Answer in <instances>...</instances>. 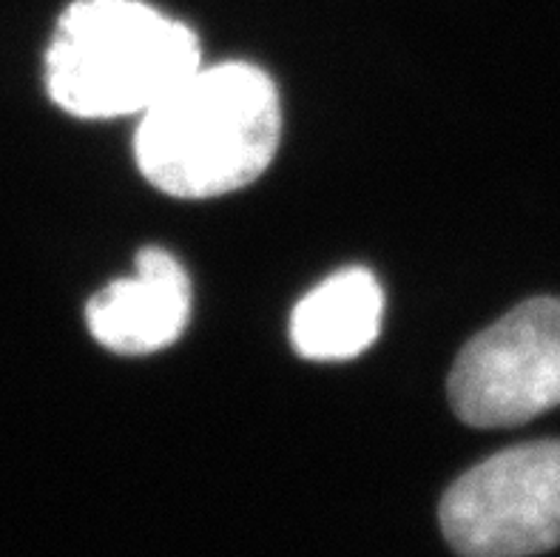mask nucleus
I'll return each mask as SVG.
<instances>
[{
	"mask_svg": "<svg viewBox=\"0 0 560 557\" xmlns=\"http://www.w3.org/2000/svg\"><path fill=\"white\" fill-rule=\"evenodd\" d=\"M279 135V94L262 69L199 66L140 114L135 156L142 177L171 197H222L268 169Z\"/></svg>",
	"mask_w": 560,
	"mask_h": 557,
	"instance_id": "nucleus-1",
	"label": "nucleus"
},
{
	"mask_svg": "<svg viewBox=\"0 0 560 557\" xmlns=\"http://www.w3.org/2000/svg\"><path fill=\"white\" fill-rule=\"evenodd\" d=\"M185 23L142 0H74L46 51V89L83 120L145 114L199 69Z\"/></svg>",
	"mask_w": 560,
	"mask_h": 557,
	"instance_id": "nucleus-2",
	"label": "nucleus"
},
{
	"mask_svg": "<svg viewBox=\"0 0 560 557\" xmlns=\"http://www.w3.org/2000/svg\"><path fill=\"white\" fill-rule=\"evenodd\" d=\"M441 530L464 557H529L560 546V441L498 452L455 480Z\"/></svg>",
	"mask_w": 560,
	"mask_h": 557,
	"instance_id": "nucleus-3",
	"label": "nucleus"
},
{
	"mask_svg": "<svg viewBox=\"0 0 560 557\" xmlns=\"http://www.w3.org/2000/svg\"><path fill=\"white\" fill-rule=\"evenodd\" d=\"M450 402L472 427H515L560 407V299H529L478 333L455 359Z\"/></svg>",
	"mask_w": 560,
	"mask_h": 557,
	"instance_id": "nucleus-4",
	"label": "nucleus"
},
{
	"mask_svg": "<svg viewBox=\"0 0 560 557\" xmlns=\"http://www.w3.org/2000/svg\"><path fill=\"white\" fill-rule=\"evenodd\" d=\"M191 318V282L163 247H142L137 274L100 290L85 307L94 339L114 353H156L183 336Z\"/></svg>",
	"mask_w": 560,
	"mask_h": 557,
	"instance_id": "nucleus-5",
	"label": "nucleus"
},
{
	"mask_svg": "<svg viewBox=\"0 0 560 557\" xmlns=\"http://www.w3.org/2000/svg\"><path fill=\"white\" fill-rule=\"evenodd\" d=\"M384 290L368 268H345L325 279L293 307L291 341L313 361L362 356L378 339Z\"/></svg>",
	"mask_w": 560,
	"mask_h": 557,
	"instance_id": "nucleus-6",
	"label": "nucleus"
}]
</instances>
